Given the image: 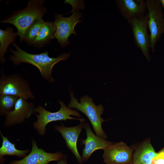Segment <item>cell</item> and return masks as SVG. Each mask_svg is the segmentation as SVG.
I'll use <instances>...</instances> for the list:
<instances>
[{"label": "cell", "mask_w": 164, "mask_h": 164, "mask_svg": "<svg viewBox=\"0 0 164 164\" xmlns=\"http://www.w3.org/2000/svg\"><path fill=\"white\" fill-rule=\"evenodd\" d=\"M2 139V146L0 148V162L3 163L5 160L4 158L5 155L15 156L19 158H23L26 155V154L29 152V150H19L15 147V144L11 142L8 138L5 137L0 132Z\"/></svg>", "instance_id": "cell-17"}, {"label": "cell", "mask_w": 164, "mask_h": 164, "mask_svg": "<svg viewBox=\"0 0 164 164\" xmlns=\"http://www.w3.org/2000/svg\"><path fill=\"white\" fill-rule=\"evenodd\" d=\"M32 143V150L28 155L20 160H12L8 164H48L51 161H58L64 155L60 152H46L43 149L39 148L33 139Z\"/></svg>", "instance_id": "cell-10"}, {"label": "cell", "mask_w": 164, "mask_h": 164, "mask_svg": "<svg viewBox=\"0 0 164 164\" xmlns=\"http://www.w3.org/2000/svg\"><path fill=\"white\" fill-rule=\"evenodd\" d=\"M152 160L150 161V162L147 163H146L145 164H152Z\"/></svg>", "instance_id": "cell-25"}, {"label": "cell", "mask_w": 164, "mask_h": 164, "mask_svg": "<svg viewBox=\"0 0 164 164\" xmlns=\"http://www.w3.org/2000/svg\"><path fill=\"white\" fill-rule=\"evenodd\" d=\"M59 103L60 108L58 111L54 112L46 110L41 105L35 108L34 113L36 116L37 120L33 123V125L40 135L43 136L45 134L46 125L51 122L68 119L77 120L80 122L85 121L84 118H74L71 116L72 115L80 117L81 115L77 111L67 107L63 101L59 100Z\"/></svg>", "instance_id": "cell-4"}, {"label": "cell", "mask_w": 164, "mask_h": 164, "mask_svg": "<svg viewBox=\"0 0 164 164\" xmlns=\"http://www.w3.org/2000/svg\"><path fill=\"white\" fill-rule=\"evenodd\" d=\"M133 152L122 142L113 143L104 150L103 161L106 164H132Z\"/></svg>", "instance_id": "cell-9"}, {"label": "cell", "mask_w": 164, "mask_h": 164, "mask_svg": "<svg viewBox=\"0 0 164 164\" xmlns=\"http://www.w3.org/2000/svg\"><path fill=\"white\" fill-rule=\"evenodd\" d=\"M35 105L32 102H28L27 100L19 97L14 110L8 113L5 117L4 125L7 127L20 124L29 118L34 113Z\"/></svg>", "instance_id": "cell-11"}, {"label": "cell", "mask_w": 164, "mask_h": 164, "mask_svg": "<svg viewBox=\"0 0 164 164\" xmlns=\"http://www.w3.org/2000/svg\"><path fill=\"white\" fill-rule=\"evenodd\" d=\"M66 4H70L72 7V11L70 12L73 13L78 12L79 10L84 9V3L83 0H68L64 1Z\"/></svg>", "instance_id": "cell-21"}, {"label": "cell", "mask_w": 164, "mask_h": 164, "mask_svg": "<svg viewBox=\"0 0 164 164\" xmlns=\"http://www.w3.org/2000/svg\"><path fill=\"white\" fill-rule=\"evenodd\" d=\"M163 8H164V0H159Z\"/></svg>", "instance_id": "cell-24"}, {"label": "cell", "mask_w": 164, "mask_h": 164, "mask_svg": "<svg viewBox=\"0 0 164 164\" xmlns=\"http://www.w3.org/2000/svg\"><path fill=\"white\" fill-rule=\"evenodd\" d=\"M12 27H8L5 30L0 29V61L4 64L6 60L4 57L9 45L15 40L17 32H13Z\"/></svg>", "instance_id": "cell-18"}, {"label": "cell", "mask_w": 164, "mask_h": 164, "mask_svg": "<svg viewBox=\"0 0 164 164\" xmlns=\"http://www.w3.org/2000/svg\"><path fill=\"white\" fill-rule=\"evenodd\" d=\"M83 122H80L78 125L72 127H68L63 125L54 126L55 129L61 134L67 146L80 164L83 163V161L78 152L77 143L78 137L84 127V123Z\"/></svg>", "instance_id": "cell-14"}, {"label": "cell", "mask_w": 164, "mask_h": 164, "mask_svg": "<svg viewBox=\"0 0 164 164\" xmlns=\"http://www.w3.org/2000/svg\"><path fill=\"white\" fill-rule=\"evenodd\" d=\"M148 16V27L150 31V48L155 52L157 43L164 34V14L163 8L159 0H146Z\"/></svg>", "instance_id": "cell-6"}, {"label": "cell", "mask_w": 164, "mask_h": 164, "mask_svg": "<svg viewBox=\"0 0 164 164\" xmlns=\"http://www.w3.org/2000/svg\"><path fill=\"white\" fill-rule=\"evenodd\" d=\"M70 95L71 100L67 107L70 108H76L82 112L89 119L96 135L104 139H106L107 136L102 127V122L106 121L101 117L104 110L102 105H96L92 98L87 95L81 97L80 102L74 97L72 91H70Z\"/></svg>", "instance_id": "cell-3"}, {"label": "cell", "mask_w": 164, "mask_h": 164, "mask_svg": "<svg viewBox=\"0 0 164 164\" xmlns=\"http://www.w3.org/2000/svg\"><path fill=\"white\" fill-rule=\"evenodd\" d=\"M56 30L53 22H45L32 45L38 48L43 47L54 38L53 34Z\"/></svg>", "instance_id": "cell-16"}, {"label": "cell", "mask_w": 164, "mask_h": 164, "mask_svg": "<svg viewBox=\"0 0 164 164\" xmlns=\"http://www.w3.org/2000/svg\"><path fill=\"white\" fill-rule=\"evenodd\" d=\"M132 164H145L152 160L159 154L156 152L150 140L145 141L135 148Z\"/></svg>", "instance_id": "cell-15"}, {"label": "cell", "mask_w": 164, "mask_h": 164, "mask_svg": "<svg viewBox=\"0 0 164 164\" xmlns=\"http://www.w3.org/2000/svg\"><path fill=\"white\" fill-rule=\"evenodd\" d=\"M8 94L34 99L30 84L26 79L15 73L5 75L2 68L0 78V95Z\"/></svg>", "instance_id": "cell-5"}, {"label": "cell", "mask_w": 164, "mask_h": 164, "mask_svg": "<svg viewBox=\"0 0 164 164\" xmlns=\"http://www.w3.org/2000/svg\"><path fill=\"white\" fill-rule=\"evenodd\" d=\"M43 18L36 21L29 27L25 35L24 40L28 45H32L45 22Z\"/></svg>", "instance_id": "cell-20"}, {"label": "cell", "mask_w": 164, "mask_h": 164, "mask_svg": "<svg viewBox=\"0 0 164 164\" xmlns=\"http://www.w3.org/2000/svg\"><path fill=\"white\" fill-rule=\"evenodd\" d=\"M116 3L129 25L132 19L145 15L147 10L146 3L143 0H118Z\"/></svg>", "instance_id": "cell-13"}, {"label": "cell", "mask_w": 164, "mask_h": 164, "mask_svg": "<svg viewBox=\"0 0 164 164\" xmlns=\"http://www.w3.org/2000/svg\"><path fill=\"white\" fill-rule=\"evenodd\" d=\"M148 16L144 15L132 20L130 26L132 29L134 41L136 45L142 51L147 61H151L149 53L150 48V36L147 32Z\"/></svg>", "instance_id": "cell-8"}, {"label": "cell", "mask_w": 164, "mask_h": 164, "mask_svg": "<svg viewBox=\"0 0 164 164\" xmlns=\"http://www.w3.org/2000/svg\"><path fill=\"white\" fill-rule=\"evenodd\" d=\"M67 155H63L60 159L57 162L56 164H67Z\"/></svg>", "instance_id": "cell-23"}, {"label": "cell", "mask_w": 164, "mask_h": 164, "mask_svg": "<svg viewBox=\"0 0 164 164\" xmlns=\"http://www.w3.org/2000/svg\"><path fill=\"white\" fill-rule=\"evenodd\" d=\"M19 97L17 96L3 94L0 95V115H6L13 111Z\"/></svg>", "instance_id": "cell-19"}, {"label": "cell", "mask_w": 164, "mask_h": 164, "mask_svg": "<svg viewBox=\"0 0 164 164\" xmlns=\"http://www.w3.org/2000/svg\"><path fill=\"white\" fill-rule=\"evenodd\" d=\"M152 164H164V149L152 160Z\"/></svg>", "instance_id": "cell-22"}, {"label": "cell", "mask_w": 164, "mask_h": 164, "mask_svg": "<svg viewBox=\"0 0 164 164\" xmlns=\"http://www.w3.org/2000/svg\"><path fill=\"white\" fill-rule=\"evenodd\" d=\"M84 127L86 130L87 137L82 141L84 147L81 157L83 161L85 162L95 151L98 149L104 150L114 143L95 135L88 123H84Z\"/></svg>", "instance_id": "cell-12"}, {"label": "cell", "mask_w": 164, "mask_h": 164, "mask_svg": "<svg viewBox=\"0 0 164 164\" xmlns=\"http://www.w3.org/2000/svg\"><path fill=\"white\" fill-rule=\"evenodd\" d=\"M55 20L53 23L56 30L53 36L57 40L61 47L63 48L70 44L68 40L72 34L76 35L74 28L76 24L82 20L80 18L83 17L82 13L78 11L73 13L69 17H65L61 15L55 14Z\"/></svg>", "instance_id": "cell-7"}, {"label": "cell", "mask_w": 164, "mask_h": 164, "mask_svg": "<svg viewBox=\"0 0 164 164\" xmlns=\"http://www.w3.org/2000/svg\"><path fill=\"white\" fill-rule=\"evenodd\" d=\"M43 0H32L28 1L27 7L15 12L8 17L1 21L0 23H10L17 28L19 41L22 43L27 30L36 20L43 18L46 10L43 5Z\"/></svg>", "instance_id": "cell-2"}, {"label": "cell", "mask_w": 164, "mask_h": 164, "mask_svg": "<svg viewBox=\"0 0 164 164\" xmlns=\"http://www.w3.org/2000/svg\"><path fill=\"white\" fill-rule=\"evenodd\" d=\"M12 44L16 50L10 49L12 55L9 56V59L16 66L25 63L35 66L38 68L42 77L50 83L55 80L52 75L53 67L60 61L68 59L70 55V52L63 53L57 57L52 58L49 56L47 51L38 54L29 53L22 50L16 43Z\"/></svg>", "instance_id": "cell-1"}]
</instances>
